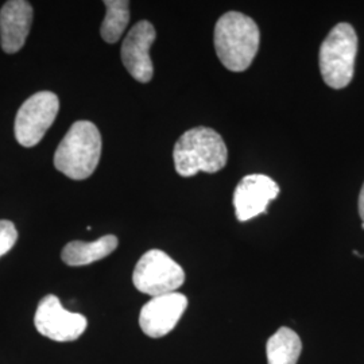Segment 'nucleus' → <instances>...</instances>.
<instances>
[{
    "mask_svg": "<svg viewBox=\"0 0 364 364\" xmlns=\"http://www.w3.org/2000/svg\"><path fill=\"white\" fill-rule=\"evenodd\" d=\"M213 41L221 64L231 72H245L259 49V28L247 15L230 11L218 21Z\"/></svg>",
    "mask_w": 364,
    "mask_h": 364,
    "instance_id": "f257e3e1",
    "label": "nucleus"
},
{
    "mask_svg": "<svg viewBox=\"0 0 364 364\" xmlns=\"http://www.w3.org/2000/svg\"><path fill=\"white\" fill-rule=\"evenodd\" d=\"M177 173L192 177L198 171H220L228 159V150L219 132L209 127H195L183 132L173 150Z\"/></svg>",
    "mask_w": 364,
    "mask_h": 364,
    "instance_id": "f03ea898",
    "label": "nucleus"
},
{
    "mask_svg": "<svg viewBox=\"0 0 364 364\" xmlns=\"http://www.w3.org/2000/svg\"><path fill=\"white\" fill-rule=\"evenodd\" d=\"M102 156V135L87 120L72 124L54 154L55 169L72 180H85L93 174Z\"/></svg>",
    "mask_w": 364,
    "mask_h": 364,
    "instance_id": "7ed1b4c3",
    "label": "nucleus"
},
{
    "mask_svg": "<svg viewBox=\"0 0 364 364\" xmlns=\"http://www.w3.org/2000/svg\"><path fill=\"white\" fill-rule=\"evenodd\" d=\"M358 54V36L348 23L333 27L321 43L318 64L326 85L333 90L346 88L353 77Z\"/></svg>",
    "mask_w": 364,
    "mask_h": 364,
    "instance_id": "20e7f679",
    "label": "nucleus"
},
{
    "mask_svg": "<svg viewBox=\"0 0 364 364\" xmlns=\"http://www.w3.org/2000/svg\"><path fill=\"white\" fill-rule=\"evenodd\" d=\"M132 282L141 293L158 297L176 293L185 282V272L181 266L161 250H150L138 260Z\"/></svg>",
    "mask_w": 364,
    "mask_h": 364,
    "instance_id": "39448f33",
    "label": "nucleus"
},
{
    "mask_svg": "<svg viewBox=\"0 0 364 364\" xmlns=\"http://www.w3.org/2000/svg\"><path fill=\"white\" fill-rule=\"evenodd\" d=\"M60 109L55 93L37 92L19 108L15 117V138L23 147H34L42 141L46 131L52 127Z\"/></svg>",
    "mask_w": 364,
    "mask_h": 364,
    "instance_id": "423d86ee",
    "label": "nucleus"
},
{
    "mask_svg": "<svg viewBox=\"0 0 364 364\" xmlns=\"http://www.w3.org/2000/svg\"><path fill=\"white\" fill-rule=\"evenodd\" d=\"M34 326L42 336L63 343L77 340L85 332L88 320L80 313L68 312L58 297L48 294L39 301Z\"/></svg>",
    "mask_w": 364,
    "mask_h": 364,
    "instance_id": "0eeeda50",
    "label": "nucleus"
},
{
    "mask_svg": "<svg viewBox=\"0 0 364 364\" xmlns=\"http://www.w3.org/2000/svg\"><path fill=\"white\" fill-rule=\"evenodd\" d=\"M154 26L149 21H141L131 28L122 45V61L132 77L139 82H149L154 75L150 49L156 41Z\"/></svg>",
    "mask_w": 364,
    "mask_h": 364,
    "instance_id": "6e6552de",
    "label": "nucleus"
},
{
    "mask_svg": "<svg viewBox=\"0 0 364 364\" xmlns=\"http://www.w3.org/2000/svg\"><path fill=\"white\" fill-rule=\"evenodd\" d=\"M186 306L188 299L177 291L153 297L139 314L141 329L150 338H164L178 324Z\"/></svg>",
    "mask_w": 364,
    "mask_h": 364,
    "instance_id": "1a4fd4ad",
    "label": "nucleus"
},
{
    "mask_svg": "<svg viewBox=\"0 0 364 364\" xmlns=\"http://www.w3.org/2000/svg\"><path fill=\"white\" fill-rule=\"evenodd\" d=\"M279 195V186L264 174H250L237 183L234 193V207L239 221H248L260 213Z\"/></svg>",
    "mask_w": 364,
    "mask_h": 364,
    "instance_id": "9d476101",
    "label": "nucleus"
},
{
    "mask_svg": "<svg viewBox=\"0 0 364 364\" xmlns=\"http://www.w3.org/2000/svg\"><path fill=\"white\" fill-rule=\"evenodd\" d=\"M33 23V7L25 0L6 1L0 10V45L9 54L19 52Z\"/></svg>",
    "mask_w": 364,
    "mask_h": 364,
    "instance_id": "9b49d317",
    "label": "nucleus"
},
{
    "mask_svg": "<svg viewBox=\"0 0 364 364\" xmlns=\"http://www.w3.org/2000/svg\"><path fill=\"white\" fill-rule=\"evenodd\" d=\"M119 240L115 235H105L95 242L75 240L68 243L63 252L61 259L68 266H87L93 262L105 259L117 250Z\"/></svg>",
    "mask_w": 364,
    "mask_h": 364,
    "instance_id": "f8f14e48",
    "label": "nucleus"
},
{
    "mask_svg": "<svg viewBox=\"0 0 364 364\" xmlns=\"http://www.w3.org/2000/svg\"><path fill=\"white\" fill-rule=\"evenodd\" d=\"M301 351L299 335L287 326L279 328L267 341V364H297Z\"/></svg>",
    "mask_w": 364,
    "mask_h": 364,
    "instance_id": "ddd939ff",
    "label": "nucleus"
},
{
    "mask_svg": "<svg viewBox=\"0 0 364 364\" xmlns=\"http://www.w3.org/2000/svg\"><path fill=\"white\" fill-rule=\"evenodd\" d=\"M105 6L107 13L100 27V34L105 42L115 43L130 22V3L126 0H107Z\"/></svg>",
    "mask_w": 364,
    "mask_h": 364,
    "instance_id": "4468645a",
    "label": "nucleus"
},
{
    "mask_svg": "<svg viewBox=\"0 0 364 364\" xmlns=\"http://www.w3.org/2000/svg\"><path fill=\"white\" fill-rule=\"evenodd\" d=\"M18 231L11 221L0 220V258L15 246Z\"/></svg>",
    "mask_w": 364,
    "mask_h": 364,
    "instance_id": "2eb2a0df",
    "label": "nucleus"
},
{
    "mask_svg": "<svg viewBox=\"0 0 364 364\" xmlns=\"http://www.w3.org/2000/svg\"><path fill=\"white\" fill-rule=\"evenodd\" d=\"M359 215H360V218H362L364 223V183L362 186V191H360V195H359Z\"/></svg>",
    "mask_w": 364,
    "mask_h": 364,
    "instance_id": "dca6fc26",
    "label": "nucleus"
},
{
    "mask_svg": "<svg viewBox=\"0 0 364 364\" xmlns=\"http://www.w3.org/2000/svg\"><path fill=\"white\" fill-rule=\"evenodd\" d=\"M362 228L364 230V223H362Z\"/></svg>",
    "mask_w": 364,
    "mask_h": 364,
    "instance_id": "f3484780",
    "label": "nucleus"
}]
</instances>
